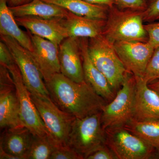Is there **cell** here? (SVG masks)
Here are the masks:
<instances>
[{
    "label": "cell",
    "mask_w": 159,
    "mask_h": 159,
    "mask_svg": "<svg viewBox=\"0 0 159 159\" xmlns=\"http://www.w3.org/2000/svg\"><path fill=\"white\" fill-rule=\"evenodd\" d=\"M1 39L9 48L30 93L50 97L42 75L30 51L10 36L1 35Z\"/></svg>",
    "instance_id": "cell-8"
},
{
    "label": "cell",
    "mask_w": 159,
    "mask_h": 159,
    "mask_svg": "<svg viewBox=\"0 0 159 159\" xmlns=\"http://www.w3.org/2000/svg\"><path fill=\"white\" fill-rule=\"evenodd\" d=\"M88 48L92 62L107 78L116 93L129 72L117 55L113 44L102 34L89 39Z\"/></svg>",
    "instance_id": "cell-4"
},
{
    "label": "cell",
    "mask_w": 159,
    "mask_h": 159,
    "mask_svg": "<svg viewBox=\"0 0 159 159\" xmlns=\"http://www.w3.org/2000/svg\"><path fill=\"white\" fill-rule=\"evenodd\" d=\"M148 34V43L154 48L159 47V21L144 25Z\"/></svg>",
    "instance_id": "cell-26"
},
{
    "label": "cell",
    "mask_w": 159,
    "mask_h": 159,
    "mask_svg": "<svg viewBox=\"0 0 159 159\" xmlns=\"http://www.w3.org/2000/svg\"><path fill=\"white\" fill-rule=\"evenodd\" d=\"M117 55L127 70L135 77H143L154 48L148 42H118L113 44Z\"/></svg>",
    "instance_id": "cell-11"
},
{
    "label": "cell",
    "mask_w": 159,
    "mask_h": 159,
    "mask_svg": "<svg viewBox=\"0 0 159 159\" xmlns=\"http://www.w3.org/2000/svg\"><path fill=\"white\" fill-rule=\"evenodd\" d=\"M61 73L73 81L84 82L79 39L67 37L58 46Z\"/></svg>",
    "instance_id": "cell-14"
},
{
    "label": "cell",
    "mask_w": 159,
    "mask_h": 159,
    "mask_svg": "<svg viewBox=\"0 0 159 159\" xmlns=\"http://www.w3.org/2000/svg\"><path fill=\"white\" fill-rule=\"evenodd\" d=\"M135 79L133 119L139 121L159 120V95L142 77Z\"/></svg>",
    "instance_id": "cell-16"
},
{
    "label": "cell",
    "mask_w": 159,
    "mask_h": 159,
    "mask_svg": "<svg viewBox=\"0 0 159 159\" xmlns=\"http://www.w3.org/2000/svg\"><path fill=\"white\" fill-rule=\"evenodd\" d=\"M145 21L152 22L159 20V0H151L144 10Z\"/></svg>",
    "instance_id": "cell-27"
},
{
    "label": "cell",
    "mask_w": 159,
    "mask_h": 159,
    "mask_svg": "<svg viewBox=\"0 0 159 159\" xmlns=\"http://www.w3.org/2000/svg\"><path fill=\"white\" fill-rule=\"evenodd\" d=\"M148 86L151 89L156 92L159 95V79L149 83L148 84Z\"/></svg>",
    "instance_id": "cell-34"
},
{
    "label": "cell",
    "mask_w": 159,
    "mask_h": 159,
    "mask_svg": "<svg viewBox=\"0 0 159 159\" xmlns=\"http://www.w3.org/2000/svg\"><path fill=\"white\" fill-rule=\"evenodd\" d=\"M115 4L122 9L144 10L147 6L146 0H114Z\"/></svg>",
    "instance_id": "cell-28"
},
{
    "label": "cell",
    "mask_w": 159,
    "mask_h": 159,
    "mask_svg": "<svg viewBox=\"0 0 159 159\" xmlns=\"http://www.w3.org/2000/svg\"><path fill=\"white\" fill-rule=\"evenodd\" d=\"M55 148L48 135H33L27 159H50Z\"/></svg>",
    "instance_id": "cell-23"
},
{
    "label": "cell",
    "mask_w": 159,
    "mask_h": 159,
    "mask_svg": "<svg viewBox=\"0 0 159 159\" xmlns=\"http://www.w3.org/2000/svg\"><path fill=\"white\" fill-rule=\"evenodd\" d=\"M106 145L118 159H148L153 157L156 148L123 126L106 129Z\"/></svg>",
    "instance_id": "cell-7"
},
{
    "label": "cell",
    "mask_w": 159,
    "mask_h": 159,
    "mask_svg": "<svg viewBox=\"0 0 159 159\" xmlns=\"http://www.w3.org/2000/svg\"><path fill=\"white\" fill-rule=\"evenodd\" d=\"M106 20L80 16L69 11L62 19V23L69 37L90 39L102 35Z\"/></svg>",
    "instance_id": "cell-18"
},
{
    "label": "cell",
    "mask_w": 159,
    "mask_h": 159,
    "mask_svg": "<svg viewBox=\"0 0 159 159\" xmlns=\"http://www.w3.org/2000/svg\"><path fill=\"white\" fill-rule=\"evenodd\" d=\"M142 78L148 84L159 79V47L154 49Z\"/></svg>",
    "instance_id": "cell-24"
},
{
    "label": "cell",
    "mask_w": 159,
    "mask_h": 159,
    "mask_svg": "<svg viewBox=\"0 0 159 159\" xmlns=\"http://www.w3.org/2000/svg\"><path fill=\"white\" fill-rule=\"evenodd\" d=\"M123 127L156 149L159 148V120L139 121L133 119Z\"/></svg>",
    "instance_id": "cell-22"
},
{
    "label": "cell",
    "mask_w": 159,
    "mask_h": 159,
    "mask_svg": "<svg viewBox=\"0 0 159 159\" xmlns=\"http://www.w3.org/2000/svg\"><path fill=\"white\" fill-rule=\"evenodd\" d=\"M61 6L74 14L94 19L106 20L109 7L96 5L84 0H42Z\"/></svg>",
    "instance_id": "cell-21"
},
{
    "label": "cell",
    "mask_w": 159,
    "mask_h": 159,
    "mask_svg": "<svg viewBox=\"0 0 159 159\" xmlns=\"http://www.w3.org/2000/svg\"><path fill=\"white\" fill-rule=\"evenodd\" d=\"M21 126L14 80L8 68L0 65V127L5 129Z\"/></svg>",
    "instance_id": "cell-10"
},
{
    "label": "cell",
    "mask_w": 159,
    "mask_h": 159,
    "mask_svg": "<svg viewBox=\"0 0 159 159\" xmlns=\"http://www.w3.org/2000/svg\"><path fill=\"white\" fill-rule=\"evenodd\" d=\"M135 90V77L128 73L116 97L102 108L101 123L105 130L124 126L133 119Z\"/></svg>",
    "instance_id": "cell-6"
},
{
    "label": "cell",
    "mask_w": 159,
    "mask_h": 159,
    "mask_svg": "<svg viewBox=\"0 0 159 159\" xmlns=\"http://www.w3.org/2000/svg\"><path fill=\"white\" fill-rule=\"evenodd\" d=\"M84 1L91 4L107 6L109 8L112 7L115 4L114 0H84Z\"/></svg>",
    "instance_id": "cell-31"
},
{
    "label": "cell",
    "mask_w": 159,
    "mask_h": 159,
    "mask_svg": "<svg viewBox=\"0 0 159 159\" xmlns=\"http://www.w3.org/2000/svg\"><path fill=\"white\" fill-rule=\"evenodd\" d=\"M33 135L24 126L6 129L1 135L0 148L19 159H27Z\"/></svg>",
    "instance_id": "cell-17"
},
{
    "label": "cell",
    "mask_w": 159,
    "mask_h": 159,
    "mask_svg": "<svg viewBox=\"0 0 159 159\" xmlns=\"http://www.w3.org/2000/svg\"><path fill=\"white\" fill-rule=\"evenodd\" d=\"M144 21V10H121L113 6L109 8L102 35L113 44L124 41L148 42Z\"/></svg>",
    "instance_id": "cell-2"
},
{
    "label": "cell",
    "mask_w": 159,
    "mask_h": 159,
    "mask_svg": "<svg viewBox=\"0 0 159 159\" xmlns=\"http://www.w3.org/2000/svg\"><path fill=\"white\" fill-rule=\"evenodd\" d=\"M87 159H118L113 152L106 145L89 156Z\"/></svg>",
    "instance_id": "cell-29"
},
{
    "label": "cell",
    "mask_w": 159,
    "mask_h": 159,
    "mask_svg": "<svg viewBox=\"0 0 159 159\" xmlns=\"http://www.w3.org/2000/svg\"><path fill=\"white\" fill-rule=\"evenodd\" d=\"M62 19L33 16L15 17L19 25L25 28L32 34L49 40L58 46L64 39L69 37Z\"/></svg>",
    "instance_id": "cell-13"
},
{
    "label": "cell",
    "mask_w": 159,
    "mask_h": 159,
    "mask_svg": "<svg viewBox=\"0 0 159 159\" xmlns=\"http://www.w3.org/2000/svg\"><path fill=\"white\" fill-rule=\"evenodd\" d=\"M88 39H79L84 81L106 102H111L116 93L112 88L107 78L92 62L88 52Z\"/></svg>",
    "instance_id": "cell-15"
},
{
    "label": "cell",
    "mask_w": 159,
    "mask_h": 159,
    "mask_svg": "<svg viewBox=\"0 0 159 159\" xmlns=\"http://www.w3.org/2000/svg\"><path fill=\"white\" fill-rule=\"evenodd\" d=\"M50 98L60 109L75 118H84L102 111L106 101L88 84L69 79L61 73L45 82Z\"/></svg>",
    "instance_id": "cell-1"
},
{
    "label": "cell",
    "mask_w": 159,
    "mask_h": 159,
    "mask_svg": "<svg viewBox=\"0 0 159 159\" xmlns=\"http://www.w3.org/2000/svg\"><path fill=\"white\" fill-rule=\"evenodd\" d=\"M156 152H155V153H156L157 157L159 158V148L156 149Z\"/></svg>",
    "instance_id": "cell-35"
},
{
    "label": "cell",
    "mask_w": 159,
    "mask_h": 159,
    "mask_svg": "<svg viewBox=\"0 0 159 159\" xmlns=\"http://www.w3.org/2000/svg\"><path fill=\"white\" fill-rule=\"evenodd\" d=\"M101 111L84 118H75L72 123L67 145L81 159L106 145L105 130L101 123Z\"/></svg>",
    "instance_id": "cell-3"
},
{
    "label": "cell",
    "mask_w": 159,
    "mask_h": 159,
    "mask_svg": "<svg viewBox=\"0 0 159 159\" xmlns=\"http://www.w3.org/2000/svg\"><path fill=\"white\" fill-rule=\"evenodd\" d=\"M30 95L53 144L56 147L67 145L72 123L76 118L61 110L50 97Z\"/></svg>",
    "instance_id": "cell-5"
},
{
    "label": "cell",
    "mask_w": 159,
    "mask_h": 159,
    "mask_svg": "<svg viewBox=\"0 0 159 159\" xmlns=\"http://www.w3.org/2000/svg\"><path fill=\"white\" fill-rule=\"evenodd\" d=\"M0 159H19L18 157L12 155L4 151L0 148Z\"/></svg>",
    "instance_id": "cell-33"
},
{
    "label": "cell",
    "mask_w": 159,
    "mask_h": 159,
    "mask_svg": "<svg viewBox=\"0 0 159 159\" xmlns=\"http://www.w3.org/2000/svg\"><path fill=\"white\" fill-rule=\"evenodd\" d=\"M9 9L15 17L33 16L44 18H64L69 11L61 6L42 0H33L25 5L9 7Z\"/></svg>",
    "instance_id": "cell-20"
},
{
    "label": "cell",
    "mask_w": 159,
    "mask_h": 159,
    "mask_svg": "<svg viewBox=\"0 0 159 159\" xmlns=\"http://www.w3.org/2000/svg\"><path fill=\"white\" fill-rule=\"evenodd\" d=\"M0 34L10 36L30 52H33V43L29 32L20 29L6 0H0Z\"/></svg>",
    "instance_id": "cell-19"
},
{
    "label": "cell",
    "mask_w": 159,
    "mask_h": 159,
    "mask_svg": "<svg viewBox=\"0 0 159 159\" xmlns=\"http://www.w3.org/2000/svg\"><path fill=\"white\" fill-rule=\"evenodd\" d=\"M7 68L14 80L19 102L20 117L23 126L28 129L34 135H48L43 122L31 99L30 92L26 87L15 61Z\"/></svg>",
    "instance_id": "cell-9"
},
{
    "label": "cell",
    "mask_w": 159,
    "mask_h": 159,
    "mask_svg": "<svg viewBox=\"0 0 159 159\" xmlns=\"http://www.w3.org/2000/svg\"><path fill=\"white\" fill-rule=\"evenodd\" d=\"M15 61L13 56L9 48L5 43L0 42V65L7 66Z\"/></svg>",
    "instance_id": "cell-30"
},
{
    "label": "cell",
    "mask_w": 159,
    "mask_h": 159,
    "mask_svg": "<svg viewBox=\"0 0 159 159\" xmlns=\"http://www.w3.org/2000/svg\"><path fill=\"white\" fill-rule=\"evenodd\" d=\"M33 43V52H30L39 69L45 82L53 75L61 73L58 46L28 31Z\"/></svg>",
    "instance_id": "cell-12"
},
{
    "label": "cell",
    "mask_w": 159,
    "mask_h": 159,
    "mask_svg": "<svg viewBox=\"0 0 159 159\" xmlns=\"http://www.w3.org/2000/svg\"><path fill=\"white\" fill-rule=\"evenodd\" d=\"M32 1L33 0H6L7 4L9 7H15L25 5Z\"/></svg>",
    "instance_id": "cell-32"
},
{
    "label": "cell",
    "mask_w": 159,
    "mask_h": 159,
    "mask_svg": "<svg viewBox=\"0 0 159 159\" xmlns=\"http://www.w3.org/2000/svg\"><path fill=\"white\" fill-rule=\"evenodd\" d=\"M50 159H81L74 150L68 145L56 147Z\"/></svg>",
    "instance_id": "cell-25"
}]
</instances>
